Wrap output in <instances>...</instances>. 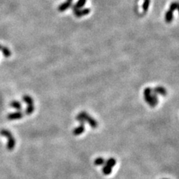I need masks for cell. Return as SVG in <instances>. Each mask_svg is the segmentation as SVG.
Returning <instances> with one entry per match:
<instances>
[{
    "mask_svg": "<svg viewBox=\"0 0 179 179\" xmlns=\"http://www.w3.org/2000/svg\"><path fill=\"white\" fill-rule=\"evenodd\" d=\"M72 6H73V2H70V1H66V2H64V3H62L61 5H60L58 6V10L60 12H63V11H65L66 10L69 9L70 7H72Z\"/></svg>",
    "mask_w": 179,
    "mask_h": 179,
    "instance_id": "obj_5",
    "label": "cell"
},
{
    "mask_svg": "<svg viewBox=\"0 0 179 179\" xmlns=\"http://www.w3.org/2000/svg\"><path fill=\"white\" fill-rule=\"evenodd\" d=\"M178 6V2H173L172 4H171V5H170V11L174 12V11H176V10H177Z\"/></svg>",
    "mask_w": 179,
    "mask_h": 179,
    "instance_id": "obj_19",
    "label": "cell"
},
{
    "mask_svg": "<svg viewBox=\"0 0 179 179\" xmlns=\"http://www.w3.org/2000/svg\"><path fill=\"white\" fill-rule=\"evenodd\" d=\"M150 2L151 1L150 0H144V2H143V5H142V8L144 11H147L148 9V7H149L150 5Z\"/></svg>",
    "mask_w": 179,
    "mask_h": 179,
    "instance_id": "obj_17",
    "label": "cell"
},
{
    "mask_svg": "<svg viewBox=\"0 0 179 179\" xmlns=\"http://www.w3.org/2000/svg\"><path fill=\"white\" fill-rule=\"evenodd\" d=\"M90 11L91 10L90 8H83V9H79L76 10V11H74V15L75 17L79 18V17H81L83 16H86V15L89 14L90 13Z\"/></svg>",
    "mask_w": 179,
    "mask_h": 179,
    "instance_id": "obj_4",
    "label": "cell"
},
{
    "mask_svg": "<svg viewBox=\"0 0 179 179\" xmlns=\"http://www.w3.org/2000/svg\"><path fill=\"white\" fill-rule=\"evenodd\" d=\"M35 111V107H34V104H29L28 105L27 108L26 110V113L27 115H31V113Z\"/></svg>",
    "mask_w": 179,
    "mask_h": 179,
    "instance_id": "obj_16",
    "label": "cell"
},
{
    "mask_svg": "<svg viewBox=\"0 0 179 179\" xmlns=\"http://www.w3.org/2000/svg\"><path fill=\"white\" fill-rule=\"evenodd\" d=\"M0 134L3 136H5L7 138L8 141H7V149L9 151H11L13 150L14 148L15 145H16V141H15V139L14 138L12 134L8 131V130H2L0 132Z\"/></svg>",
    "mask_w": 179,
    "mask_h": 179,
    "instance_id": "obj_2",
    "label": "cell"
},
{
    "mask_svg": "<svg viewBox=\"0 0 179 179\" xmlns=\"http://www.w3.org/2000/svg\"><path fill=\"white\" fill-rule=\"evenodd\" d=\"M84 130H85L84 123H81L79 127H77V128H75V129L73 130V134L75 136H79L80 134H81L82 133H84Z\"/></svg>",
    "mask_w": 179,
    "mask_h": 179,
    "instance_id": "obj_7",
    "label": "cell"
},
{
    "mask_svg": "<svg viewBox=\"0 0 179 179\" xmlns=\"http://www.w3.org/2000/svg\"><path fill=\"white\" fill-rule=\"evenodd\" d=\"M154 93H156V94H159V95L163 96H166V94H167L166 90L163 87L161 86L156 87L154 89Z\"/></svg>",
    "mask_w": 179,
    "mask_h": 179,
    "instance_id": "obj_8",
    "label": "cell"
},
{
    "mask_svg": "<svg viewBox=\"0 0 179 179\" xmlns=\"http://www.w3.org/2000/svg\"><path fill=\"white\" fill-rule=\"evenodd\" d=\"M22 100L28 104V105H29V104H34V100L33 99L31 98V96L28 95H25L22 96Z\"/></svg>",
    "mask_w": 179,
    "mask_h": 179,
    "instance_id": "obj_11",
    "label": "cell"
},
{
    "mask_svg": "<svg viewBox=\"0 0 179 179\" xmlns=\"http://www.w3.org/2000/svg\"><path fill=\"white\" fill-rule=\"evenodd\" d=\"M11 106L12 107V108H15V109L18 110V111H20L21 108H22L21 104H20L19 102H17V101H13V102L11 103Z\"/></svg>",
    "mask_w": 179,
    "mask_h": 179,
    "instance_id": "obj_15",
    "label": "cell"
},
{
    "mask_svg": "<svg viewBox=\"0 0 179 179\" xmlns=\"http://www.w3.org/2000/svg\"><path fill=\"white\" fill-rule=\"evenodd\" d=\"M152 89L150 87H146V89L144 90V99L145 101L146 102V103L150 105L151 107H155V104H154L153 101H152Z\"/></svg>",
    "mask_w": 179,
    "mask_h": 179,
    "instance_id": "obj_3",
    "label": "cell"
},
{
    "mask_svg": "<svg viewBox=\"0 0 179 179\" xmlns=\"http://www.w3.org/2000/svg\"><path fill=\"white\" fill-rule=\"evenodd\" d=\"M173 20V12L171 11H167L165 14V21L167 23H170Z\"/></svg>",
    "mask_w": 179,
    "mask_h": 179,
    "instance_id": "obj_10",
    "label": "cell"
},
{
    "mask_svg": "<svg viewBox=\"0 0 179 179\" xmlns=\"http://www.w3.org/2000/svg\"><path fill=\"white\" fill-rule=\"evenodd\" d=\"M105 163H106L107 166H110V167L113 168V166L116 165V163H117V161H116L115 158L111 157V158H109L108 161H105Z\"/></svg>",
    "mask_w": 179,
    "mask_h": 179,
    "instance_id": "obj_12",
    "label": "cell"
},
{
    "mask_svg": "<svg viewBox=\"0 0 179 179\" xmlns=\"http://www.w3.org/2000/svg\"><path fill=\"white\" fill-rule=\"evenodd\" d=\"M23 117V113L20 111L15 112V113H10L7 115V119H10V120H12V119H21Z\"/></svg>",
    "mask_w": 179,
    "mask_h": 179,
    "instance_id": "obj_6",
    "label": "cell"
},
{
    "mask_svg": "<svg viewBox=\"0 0 179 179\" xmlns=\"http://www.w3.org/2000/svg\"><path fill=\"white\" fill-rule=\"evenodd\" d=\"M105 163V160L103 157H98L94 161V164L96 166H102Z\"/></svg>",
    "mask_w": 179,
    "mask_h": 179,
    "instance_id": "obj_13",
    "label": "cell"
},
{
    "mask_svg": "<svg viewBox=\"0 0 179 179\" xmlns=\"http://www.w3.org/2000/svg\"><path fill=\"white\" fill-rule=\"evenodd\" d=\"M76 120L79 121L80 123H87L92 128H96L98 127L97 121L93 119L92 117L88 115V113L85 111L81 112L76 117Z\"/></svg>",
    "mask_w": 179,
    "mask_h": 179,
    "instance_id": "obj_1",
    "label": "cell"
},
{
    "mask_svg": "<svg viewBox=\"0 0 179 179\" xmlns=\"http://www.w3.org/2000/svg\"><path fill=\"white\" fill-rule=\"evenodd\" d=\"M163 179H166V178H163Z\"/></svg>",
    "mask_w": 179,
    "mask_h": 179,
    "instance_id": "obj_23",
    "label": "cell"
},
{
    "mask_svg": "<svg viewBox=\"0 0 179 179\" xmlns=\"http://www.w3.org/2000/svg\"><path fill=\"white\" fill-rule=\"evenodd\" d=\"M67 1H70V2H73V0H67Z\"/></svg>",
    "mask_w": 179,
    "mask_h": 179,
    "instance_id": "obj_21",
    "label": "cell"
},
{
    "mask_svg": "<svg viewBox=\"0 0 179 179\" xmlns=\"http://www.w3.org/2000/svg\"><path fill=\"white\" fill-rule=\"evenodd\" d=\"M1 48H2V46H0V49H1Z\"/></svg>",
    "mask_w": 179,
    "mask_h": 179,
    "instance_id": "obj_22",
    "label": "cell"
},
{
    "mask_svg": "<svg viewBox=\"0 0 179 179\" xmlns=\"http://www.w3.org/2000/svg\"><path fill=\"white\" fill-rule=\"evenodd\" d=\"M86 2H87V0H78V2H77L76 3L73 5V11H76V10L81 9V7H83L84 5H85Z\"/></svg>",
    "mask_w": 179,
    "mask_h": 179,
    "instance_id": "obj_9",
    "label": "cell"
},
{
    "mask_svg": "<svg viewBox=\"0 0 179 179\" xmlns=\"http://www.w3.org/2000/svg\"><path fill=\"white\" fill-rule=\"evenodd\" d=\"M1 49H2V53H3V55H5V57H10V56H11V52H10V50L8 49L7 48L2 47V48H1Z\"/></svg>",
    "mask_w": 179,
    "mask_h": 179,
    "instance_id": "obj_18",
    "label": "cell"
},
{
    "mask_svg": "<svg viewBox=\"0 0 179 179\" xmlns=\"http://www.w3.org/2000/svg\"><path fill=\"white\" fill-rule=\"evenodd\" d=\"M152 101H153L154 104L155 105H157L158 104V98L157 96V94L155 93H152Z\"/></svg>",
    "mask_w": 179,
    "mask_h": 179,
    "instance_id": "obj_20",
    "label": "cell"
},
{
    "mask_svg": "<svg viewBox=\"0 0 179 179\" xmlns=\"http://www.w3.org/2000/svg\"><path fill=\"white\" fill-rule=\"evenodd\" d=\"M102 172L103 173H104V175L108 176V175H110V174L111 173L112 168L111 167H110V166H107V165H104L102 168Z\"/></svg>",
    "mask_w": 179,
    "mask_h": 179,
    "instance_id": "obj_14",
    "label": "cell"
}]
</instances>
